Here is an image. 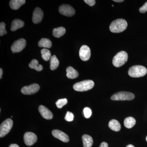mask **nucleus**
I'll use <instances>...</instances> for the list:
<instances>
[{
  "mask_svg": "<svg viewBox=\"0 0 147 147\" xmlns=\"http://www.w3.org/2000/svg\"><path fill=\"white\" fill-rule=\"evenodd\" d=\"M127 24L125 20L119 18L113 21L110 26V31L113 33H120L126 30Z\"/></svg>",
  "mask_w": 147,
  "mask_h": 147,
  "instance_id": "f257e3e1",
  "label": "nucleus"
},
{
  "mask_svg": "<svg viewBox=\"0 0 147 147\" xmlns=\"http://www.w3.org/2000/svg\"><path fill=\"white\" fill-rule=\"evenodd\" d=\"M128 73L129 75L131 77L138 78L146 75L147 73V69L143 66L134 65L129 69Z\"/></svg>",
  "mask_w": 147,
  "mask_h": 147,
  "instance_id": "f03ea898",
  "label": "nucleus"
},
{
  "mask_svg": "<svg viewBox=\"0 0 147 147\" xmlns=\"http://www.w3.org/2000/svg\"><path fill=\"white\" fill-rule=\"evenodd\" d=\"M94 82L92 80H85L74 84L73 88L76 91H86L92 89L94 86Z\"/></svg>",
  "mask_w": 147,
  "mask_h": 147,
  "instance_id": "7ed1b4c3",
  "label": "nucleus"
},
{
  "mask_svg": "<svg viewBox=\"0 0 147 147\" xmlns=\"http://www.w3.org/2000/svg\"><path fill=\"white\" fill-rule=\"evenodd\" d=\"M128 55L127 53L125 51H121L113 58V65L116 67H120L126 63Z\"/></svg>",
  "mask_w": 147,
  "mask_h": 147,
  "instance_id": "20e7f679",
  "label": "nucleus"
},
{
  "mask_svg": "<svg viewBox=\"0 0 147 147\" xmlns=\"http://www.w3.org/2000/svg\"><path fill=\"white\" fill-rule=\"evenodd\" d=\"M135 96L129 92H120L113 94L111 99L113 100H133Z\"/></svg>",
  "mask_w": 147,
  "mask_h": 147,
  "instance_id": "39448f33",
  "label": "nucleus"
},
{
  "mask_svg": "<svg viewBox=\"0 0 147 147\" xmlns=\"http://www.w3.org/2000/svg\"><path fill=\"white\" fill-rule=\"evenodd\" d=\"M13 126V121L10 119H7L1 124L0 126V137L5 136L10 131Z\"/></svg>",
  "mask_w": 147,
  "mask_h": 147,
  "instance_id": "423d86ee",
  "label": "nucleus"
},
{
  "mask_svg": "<svg viewBox=\"0 0 147 147\" xmlns=\"http://www.w3.org/2000/svg\"><path fill=\"white\" fill-rule=\"evenodd\" d=\"M26 45V41L24 38H21L13 42L11 46V51L13 53H19L24 50Z\"/></svg>",
  "mask_w": 147,
  "mask_h": 147,
  "instance_id": "0eeeda50",
  "label": "nucleus"
},
{
  "mask_svg": "<svg viewBox=\"0 0 147 147\" xmlns=\"http://www.w3.org/2000/svg\"><path fill=\"white\" fill-rule=\"evenodd\" d=\"M59 11L61 14L67 16H72L75 14V11L72 6L63 4L59 7Z\"/></svg>",
  "mask_w": 147,
  "mask_h": 147,
  "instance_id": "6e6552de",
  "label": "nucleus"
},
{
  "mask_svg": "<svg viewBox=\"0 0 147 147\" xmlns=\"http://www.w3.org/2000/svg\"><path fill=\"white\" fill-rule=\"evenodd\" d=\"M39 89V85L38 84H34L30 86L23 87L21 90V92L24 94L31 95L38 92Z\"/></svg>",
  "mask_w": 147,
  "mask_h": 147,
  "instance_id": "1a4fd4ad",
  "label": "nucleus"
},
{
  "mask_svg": "<svg viewBox=\"0 0 147 147\" xmlns=\"http://www.w3.org/2000/svg\"><path fill=\"white\" fill-rule=\"evenodd\" d=\"M79 55L80 58L82 61H88L90 57V49L87 45H83L79 50Z\"/></svg>",
  "mask_w": 147,
  "mask_h": 147,
  "instance_id": "9d476101",
  "label": "nucleus"
},
{
  "mask_svg": "<svg viewBox=\"0 0 147 147\" xmlns=\"http://www.w3.org/2000/svg\"><path fill=\"white\" fill-rule=\"evenodd\" d=\"M37 140V137L34 133L32 132H27L24 135V141L25 144L28 146L34 144Z\"/></svg>",
  "mask_w": 147,
  "mask_h": 147,
  "instance_id": "9b49d317",
  "label": "nucleus"
},
{
  "mask_svg": "<svg viewBox=\"0 0 147 147\" xmlns=\"http://www.w3.org/2000/svg\"><path fill=\"white\" fill-rule=\"evenodd\" d=\"M52 134L54 137L59 139L62 142H65V143L69 142V137L68 135L61 130L59 129H55L52 131Z\"/></svg>",
  "mask_w": 147,
  "mask_h": 147,
  "instance_id": "f8f14e48",
  "label": "nucleus"
},
{
  "mask_svg": "<svg viewBox=\"0 0 147 147\" xmlns=\"http://www.w3.org/2000/svg\"><path fill=\"white\" fill-rule=\"evenodd\" d=\"M43 17V12L41 9L36 7L34 11L32 16V21L35 24L41 22Z\"/></svg>",
  "mask_w": 147,
  "mask_h": 147,
  "instance_id": "ddd939ff",
  "label": "nucleus"
},
{
  "mask_svg": "<svg viewBox=\"0 0 147 147\" xmlns=\"http://www.w3.org/2000/svg\"><path fill=\"white\" fill-rule=\"evenodd\" d=\"M38 110L41 115L44 119L47 120L53 119V113L45 106L42 105H40L38 108Z\"/></svg>",
  "mask_w": 147,
  "mask_h": 147,
  "instance_id": "4468645a",
  "label": "nucleus"
},
{
  "mask_svg": "<svg viewBox=\"0 0 147 147\" xmlns=\"http://www.w3.org/2000/svg\"><path fill=\"white\" fill-rule=\"evenodd\" d=\"M26 2L25 0H11L9 2V6L11 9L17 10L24 4Z\"/></svg>",
  "mask_w": 147,
  "mask_h": 147,
  "instance_id": "2eb2a0df",
  "label": "nucleus"
},
{
  "mask_svg": "<svg viewBox=\"0 0 147 147\" xmlns=\"http://www.w3.org/2000/svg\"><path fill=\"white\" fill-rule=\"evenodd\" d=\"M66 76L70 79H74L79 76L78 71L71 66L68 67L66 69Z\"/></svg>",
  "mask_w": 147,
  "mask_h": 147,
  "instance_id": "dca6fc26",
  "label": "nucleus"
},
{
  "mask_svg": "<svg viewBox=\"0 0 147 147\" xmlns=\"http://www.w3.org/2000/svg\"><path fill=\"white\" fill-rule=\"evenodd\" d=\"M24 21L20 19H16L13 20L11 23V30L12 31H15L18 29L21 28L24 26Z\"/></svg>",
  "mask_w": 147,
  "mask_h": 147,
  "instance_id": "f3484780",
  "label": "nucleus"
},
{
  "mask_svg": "<svg viewBox=\"0 0 147 147\" xmlns=\"http://www.w3.org/2000/svg\"><path fill=\"white\" fill-rule=\"evenodd\" d=\"M82 139L84 147H92L93 144V140L91 136L84 134L82 136Z\"/></svg>",
  "mask_w": 147,
  "mask_h": 147,
  "instance_id": "a211bd4d",
  "label": "nucleus"
},
{
  "mask_svg": "<svg viewBox=\"0 0 147 147\" xmlns=\"http://www.w3.org/2000/svg\"><path fill=\"white\" fill-rule=\"evenodd\" d=\"M108 126L110 129L115 131H118L121 129V126L120 123L118 121L115 119L111 120L109 122Z\"/></svg>",
  "mask_w": 147,
  "mask_h": 147,
  "instance_id": "6ab92c4d",
  "label": "nucleus"
},
{
  "mask_svg": "<svg viewBox=\"0 0 147 147\" xmlns=\"http://www.w3.org/2000/svg\"><path fill=\"white\" fill-rule=\"evenodd\" d=\"M30 68L34 69L37 71H41L43 69V66L38 64V61L36 59H33L29 65Z\"/></svg>",
  "mask_w": 147,
  "mask_h": 147,
  "instance_id": "aec40b11",
  "label": "nucleus"
},
{
  "mask_svg": "<svg viewBox=\"0 0 147 147\" xmlns=\"http://www.w3.org/2000/svg\"><path fill=\"white\" fill-rule=\"evenodd\" d=\"M65 29L64 27H59L53 30V35L55 37L60 38L64 35L65 33Z\"/></svg>",
  "mask_w": 147,
  "mask_h": 147,
  "instance_id": "412c9836",
  "label": "nucleus"
},
{
  "mask_svg": "<svg viewBox=\"0 0 147 147\" xmlns=\"http://www.w3.org/2000/svg\"><path fill=\"white\" fill-rule=\"evenodd\" d=\"M136 121L132 117H128L125 119L124 121L125 126L127 128H131L135 125Z\"/></svg>",
  "mask_w": 147,
  "mask_h": 147,
  "instance_id": "4be33fe9",
  "label": "nucleus"
},
{
  "mask_svg": "<svg viewBox=\"0 0 147 147\" xmlns=\"http://www.w3.org/2000/svg\"><path fill=\"white\" fill-rule=\"evenodd\" d=\"M50 69L52 70H54L57 68L59 64V60L55 55H53L50 58Z\"/></svg>",
  "mask_w": 147,
  "mask_h": 147,
  "instance_id": "5701e85b",
  "label": "nucleus"
},
{
  "mask_svg": "<svg viewBox=\"0 0 147 147\" xmlns=\"http://www.w3.org/2000/svg\"><path fill=\"white\" fill-rule=\"evenodd\" d=\"M38 46L40 47L50 48L52 47V43L51 40L48 38H42L38 43Z\"/></svg>",
  "mask_w": 147,
  "mask_h": 147,
  "instance_id": "b1692460",
  "label": "nucleus"
},
{
  "mask_svg": "<svg viewBox=\"0 0 147 147\" xmlns=\"http://www.w3.org/2000/svg\"><path fill=\"white\" fill-rule=\"evenodd\" d=\"M41 54L42 57L44 61H49L51 57V52L46 48H43L41 50Z\"/></svg>",
  "mask_w": 147,
  "mask_h": 147,
  "instance_id": "393cba45",
  "label": "nucleus"
},
{
  "mask_svg": "<svg viewBox=\"0 0 147 147\" xmlns=\"http://www.w3.org/2000/svg\"><path fill=\"white\" fill-rule=\"evenodd\" d=\"M67 103V98H62L58 100L56 102V105L59 108H61L65 105H66Z\"/></svg>",
  "mask_w": 147,
  "mask_h": 147,
  "instance_id": "a878e982",
  "label": "nucleus"
},
{
  "mask_svg": "<svg viewBox=\"0 0 147 147\" xmlns=\"http://www.w3.org/2000/svg\"><path fill=\"white\" fill-rule=\"evenodd\" d=\"M7 33L5 30V24L4 22H1L0 24V36H3Z\"/></svg>",
  "mask_w": 147,
  "mask_h": 147,
  "instance_id": "bb28decb",
  "label": "nucleus"
},
{
  "mask_svg": "<svg viewBox=\"0 0 147 147\" xmlns=\"http://www.w3.org/2000/svg\"><path fill=\"white\" fill-rule=\"evenodd\" d=\"M74 118V116L73 113L69 111L67 112L65 117V119L67 121L70 122L73 121Z\"/></svg>",
  "mask_w": 147,
  "mask_h": 147,
  "instance_id": "cd10ccee",
  "label": "nucleus"
},
{
  "mask_svg": "<svg viewBox=\"0 0 147 147\" xmlns=\"http://www.w3.org/2000/svg\"><path fill=\"white\" fill-rule=\"evenodd\" d=\"M84 116L86 118H89L92 115V111L90 108H85L84 109Z\"/></svg>",
  "mask_w": 147,
  "mask_h": 147,
  "instance_id": "c85d7f7f",
  "label": "nucleus"
},
{
  "mask_svg": "<svg viewBox=\"0 0 147 147\" xmlns=\"http://www.w3.org/2000/svg\"><path fill=\"white\" fill-rule=\"evenodd\" d=\"M139 11L142 13H145L147 11V2L145 3L139 9Z\"/></svg>",
  "mask_w": 147,
  "mask_h": 147,
  "instance_id": "c756f323",
  "label": "nucleus"
},
{
  "mask_svg": "<svg viewBox=\"0 0 147 147\" xmlns=\"http://www.w3.org/2000/svg\"><path fill=\"white\" fill-rule=\"evenodd\" d=\"M84 1L90 6H93L96 3V1L95 0H84Z\"/></svg>",
  "mask_w": 147,
  "mask_h": 147,
  "instance_id": "7c9ffc66",
  "label": "nucleus"
},
{
  "mask_svg": "<svg viewBox=\"0 0 147 147\" xmlns=\"http://www.w3.org/2000/svg\"><path fill=\"white\" fill-rule=\"evenodd\" d=\"M99 147H108V145L106 142H103L100 144Z\"/></svg>",
  "mask_w": 147,
  "mask_h": 147,
  "instance_id": "2f4dec72",
  "label": "nucleus"
},
{
  "mask_svg": "<svg viewBox=\"0 0 147 147\" xmlns=\"http://www.w3.org/2000/svg\"><path fill=\"white\" fill-rule=\"evenodd\" d=\"M9 147H20L18 145L16 144H11L9 146Z\"/></svg>",
  "mask_w": 147,
  "mask_h": 147,
  "instance_id": "473e14b6",
  "label": "nucleus"
},
{
  "mask_svg": "<svg viewBox=\"0 0 147 147\" xmlns=\"http://www.w3.org/2000/svg\"><path fill=\"white\" fill-rule=\"evenodd\" d=\"M3 74V69L2 68H0V78L1 79L2 76Z\"/></svg>",
  "mask_w": 147,
  "mask_h": 147,
  "instance_id": "72a5a7b5",
  "label": "nucleus"
},
{
  "mask_svg": "<svg viewBox=\"0 0 147 147\" xmlns=\"http://www.w3.org/2000/svg\"><path fill=\"white\" fill-rule=\"evenodd\" d=\"M114 2H122L124 1L123 0H114Z\"/></svg>",
  "mask_w": 147,
  "mask_h": 147,
  "instance_id": "f704fd0d",
  "label": "nucleus"
},
{
  "mask_svg": "<svg viewBox=\"0 0 147 147\" xmlns=\"http://www.w3.org/2000/svg\"><path fill=\"white\" fill-rule=\"evenodd\" d=\"M126 147H134V146L132 145L129 144L127 145V146Z\"/></svg>",
  "mask_w": 147,
  "mask_h": 147,
  "instance_id": "c9c22d12",
  "label": "nucleus"
},
{
  "mask_svg": "<svg viewBox=\"0 0 147 147\" xmlns=\"http://www.w3.org/2000/svg\"><path fill=\"white\" fill-rule=\"evenodd\" d=\"M146 140L147 142V136L146 137Z\"/></svg>",
  "mask_w": 147,
  "mask_h": 147,
  "instance_id": "e433bc0d",
  "label": "nucleus"
},
{
  "mask_svg": "<svg viewBox=\"0 0 147 147\" xmlns=\"http://www.w3.org/2000/svg\"><path fill=\"white\" fill-rule=\"evenodd\" d=\"M112 6L114 7V5H112Z\"/></svg>",
  "mask_w": 147,
  "mask_h": 147,
  "instance_id": "4c0bfd02",
  "label": "nucleus"
}]
</instances>
